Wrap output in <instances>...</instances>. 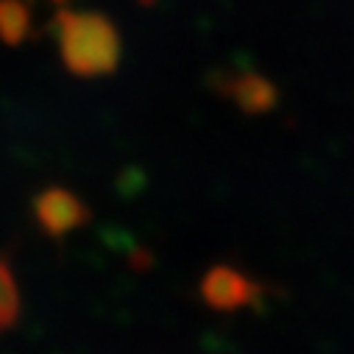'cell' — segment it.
<instances>
[{
	"label": "cell",
	"instance_id": "7",
	"mask_svg": "<svg viewBox=\"0 0 354 354\" xmlns=\"http://www.w3.org/2000/svg\"><path fill=\"white\" fill-rule=\"evenodd\" d=\"M53 3H64V0H53Z\"/></svg>",
	"mask_w": 354,
	"mask_h": 354
},
{
	"label": "cell",
	"instance_id": "6",
	"mask_svg": "<svg viewBox=\"0 0 354 354\" xmlns=\"http://www.w3.org/2000/svg\"><path fill=\"white\" fill-rule=\"evenodd\" d=\"M20 318V288L6 259H0V335L9 332Z\"/></svg>",
	"mask_w": 354,
	"mask_h": 354
},
{
	"label": "cell",
	"instance_id": "1",
	"mask_svg": "<svg viewBox=\"0 0 354 354\" xmlns=\"http://www.w3.org/2000/svg\"><path fill=\"white\" fill-rule=\"evenodd\" d=\"M53 34L59 59L73 75L98 78L118 70L123 42L115 23L98 12H70L62 9L53 17Z\"/></svg>",
	"mask_w": 354,
	"mask_h": 354
},
{
	"label": "cell",
	"instance_id": "3",
	"mask_svg": "<svg viewBox=\"0 0 354 354\" xmlns=\"http://www.w3.org/2000/svg\"><path fill=\"white\" fill-rule=\"evenodd\" d=\"M201 296L212 310H240L257 304L259 288L232 265H215L201 279Z\"/></svg>",
	"mask_w": 354,
	"mask_h": 354
},
{
	"label": "cell",
	"instance_id": "4",
	"mask_svg": "<svg viewBox=\"0 0 354 354\" xmlns=\"http://www.w3.org/2000/svg\"><path fill=\"white\" fill-rule=\"evenodd\" d=\"M223 93L243 109V112H251V115H259V112H268L274 104H277V90L268 78H262L257 73H240V75H232L226 84H223Z\"/></svg>",
	"mask_w": 354,
	"mask_h": 354
},
{
	"label": "cell",
	"instance_id": "2",
	"mask_svg": "<svg viewBox=\"0 0 354 354\" xmlns=\"http://www.w3.org/2000/svg\"><path fill=\"white\" fill-rule=\"evenodd\" d=\"M34 218L48 237H64L90 221V209L75 193L64 187H48L34 201Z\"/></svg>",
	"mask_w": 354,
	"mask_h": 354
},
{
	"label": "cell",
	"instance_id": "5",
	"mask_svg": "<svg viewBox=\"0 0 354 354\" xmlns=\"http://www.w3.org/2000/svg\"><path fill=\"white\" fill-rule=\"evenodd\" d=\"M31 31V6L26 0H0V39L20 45Z\"/></svg>",
	"mask_w": 354,
	"mask_h": 354
}]
</instances>
